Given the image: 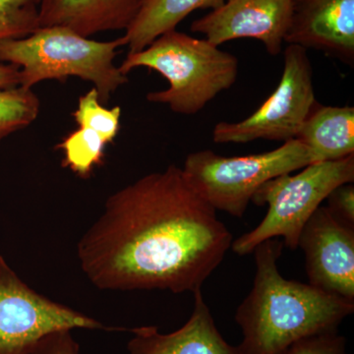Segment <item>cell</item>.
<instances>
[{"label": "cell", "instance_id": "obj_1", "mask_svg": "<svg viewBox=\"0 0 354 354\" xmlns=\"http://www.w3.org/2000/svg\"><path fill=\"white\" fill-rule=\"evenodd\" d=\"M232 235L169 165L116 191L78 243L82 271L101 290H201Z\"/></svg>", "mask_w": 354, "mask_h": 354}, {"label": "cell", "instance_id": "obj_2", "mask_svg": "<svg viewBox=\"0 0 354 354\" xmlns=\"http://www.w3.org/2000/svg\"><path fill=\"white\" fill-rule=\"evenodd\" d=\"M283 242L269 239L254 249L253 288L235 314L243 332V354H279L293 342L337 333L354 311V300L281 276Z\"/></svg>", "mask_w": 354, "mask_h": 354}, {"label": "cell", "instance_id": "obj_3", "mask_svg": "<svg viewBox=\"0 0 354 354\" xmlns=\"http://www.w3.org/2000/svg\"><path fill=\"white\" fill-rule=\"evenodd\" d=\"M239 59L206 39L171 30L144 50L128 53L120 69L124 75L138 67L155 70L169 87L151 92L147 100L167 104L174 113L195 114L216 95L232 88L239 75Z\"/></svg>", "mask_w": 354, "mask_h": 354}, {"label": "cell", "instance_id": "obj_4", "mask_svg": "<svg viewBox=\"0 0 354 354\" xmlns=\"http://www.w3.org/2000/svg\"><path fill=\"white\" fill-rule=\"evenodd\" d=\"M120 39L97 41L67 28L41 27L30 36L0 41V62L20 69V87L32 88L46 80L78 77L94 85L106 102L127 76L114 64Z\"/></svg>", "mask_w": 354, "mask_h": 354}, {"label": "cell", "instance_id": "obj_5", "mask_svg": "<svg viewBox=\"0 0 354 354\" xmlns=\"http://www.w3.org/2000/svg\"><path fill=\"white\" fill-rule=\"evenodd\" d=\"M353 181L354 155L313 162L295 176L274 177L252 198L257 206L268 205L267 215L251 232L232 241L230 248L237 255H247L262 242L281 236L286 247L297 249L310 216L337 186Z\"/></svg>", "mask_w": 354, "mask_h": 354}, {"label": "cell", "instance_id": "obj_6", "mask_svg": "<svg viewBox=\"0 0 354 354\" xmlns=\"http://www.w3.org/2000/svg\"><path fill=\"white\" fill-rule=\"evenodd\" d=\"M310 164L313 162L308 149L299 140L291 139L257 155L223 157L211 150L199 151L186 158L183 171L191 187L209 206L242 218L261 186Z\"/></svg>", "mask_w": 354, "mask_h": 354}, {"label": "cell", "instance_id": "obj_7", "mask_svg": "<svg viewBox=\"0 0 354 354\" xmlns=\"http://www.w3.org/2000/svg\"><path fill=\"white\" fill-rule=\"evenodd\" d=\"M278 87L250 116L239 122H220L213 130L215 143H248L256 140L297 139L315 106L313 70L307 50L288 44Z\"/></svg>", "mask_w": 354, "mask_h": 354}, {"label": "cell", "instance_id": "obj_8", "mask_svg": "<svg viewBox=\"0 0 354 354\" xmlns=\"http://www.w3.org/2000/svg\"><path fill=\"white\" fill-rule=\"evenodd\" d=\"M74 329L120 330L37 292L0 255V354H32L46 335Z\"/></svg>", "mask_w": 354, "mask_h": 354}, {"label": "cell", "instance_id": "obj_9", "mask_svg": "<svg viewBox=\"0 0 354 354\" xmlns=\"http://www.w3.org/2000/svg\"><path fill=\"white\" fill-rule=\"evenodd\" d=\"M310 285L354 300V227L326 206L310 216L300 234Z\"/></svg>", "mask_w": 354, "mask_h": 354}, {"label": "cell", "instance_id": "obj_10", "mask_svg": "<svg viewBox=\"0 0 354 354\" xmlns=\"http://www.w3.org/2000/svg\"><path fill=\"white\" fill-rule=\"evenodd\" d=\"M290 14L291 0H225L190 29L216 46L232 39H258L276 57L285 43Z\"/></svg>", "mask_w": 354, "mask_h": 354}, {"label": "cell", "instance_id": "obj_11", "mask_svg": "<svg viewBox=\"0 0 354 354\" xmlns=\"http://www.w3.org/2000/svg\"><path fill=\"white\" fill-rule=\"evenodd\" d=\"M285 43L323 51L353 66L354 0H291Z\"/></svg>", "mask_w": 354, "mask_h": 354}, {"label": "cell", "instance_id": "obj_12", "mask_svg": "<svg viewBox=\"0 0 354 354\" xmlns=\"http://www.w3.org/2000/svg\"><path fill=\"white\" fill-rule=\"evenodd\" d=\"M194 308L189 320L171 334H160L153 326L131 330L129 354H243L221 337L201 290L193 293Z\"/></svg>", "mask_w": 354, "mask_h": 354}, {"label": "cell", "instance_id": "obj_13", "mask_svg": "<svg viewBox=\"0 0 354 354\" xmlns=\"http://www.w3.org/2000/svg\"><path fill=\"white\" fill-rule=\"evenodd\" d=\"M146 0H41L39 26L67 28L90 38L99 32L124 30Z\"/></svg>", "mask_w": 354, "mask_h": 354}, {"label": "cell", "instance_id": "obj_14", "mask_svg": "<svg viewBox=\"0 0 354 354\" xmlns=\"http://www.w3.org/2000/svg\"><path fill=\"white\" fill-rule=\"evenodd\" d=\"M297 139L308 149L312 162H330L354 155L353 106L316 102Z\"/></svg>", "mask_w": 354, "mask_h": 354}, {"label": "cell", "instance_id": "obj_15", "mask_svg": "<svg viewBox=\"0 0 354 354\" xmlns=\"http://www.w3.org/2000/svg\"><path fill=\"white\" fill-rule=\"evenodd\" d=\"M225 0H146L141 10L120 37L121 46L129 53H138L165 32L176 30L177 25L197 9H214Z\"/></svg>", "mask_w": 354, "mask_h": 354}, {"label": "cell", "instance_id": "obj_16", "mask_svg": "<svg viewBox=\"0 0 354 354\" xmlns=\"http://www.w3.org/2000/svg\"><path fill=\"white\" fill-rule=\"evenodd\" d=\"M106 145V142L97 133L79 127L65 136L57 149L64 153V167L82 178H88L95 167L104 162Z\"/></svg>", "mask_w": 354, "mask_h": 354}, {"label": "cell", "instance_id": "obj_17", "mask_svg": "<svg viewBox=\"0 0 354 354\" xmlns=\"http://www.w3.org/2000/svg\"><path fill=\"white\" fill-rule=\"evenodd\" d=\"M41 109L38 95L23 87L0 90V143L9 135L31 125Z\"/></svg>", "mask_w": 354, "mask_h": 354}, {"label": "cell", "instance_id": "obj_18", "mask_svg": "<svg viewBox=\"0 0 354 354\" xmlns=\"http://www.w3.org/2000/svg\"><path fill=\"white\" fill-rule=\"evenodd\" d=\"M79 127L87 128L100 135L106 144L113 143L120 129L121 108L102 106L95 88L79 97L76 111L72 113Z\"/></svg>", "mask_w": 354, "mask_h": 354}, {"label": "cell", "instance_id": "obj_19", "mask_svg": "<svg viewBox=\"0 0 354 354\" xmlns=\"http://www.w3.org/2000/svg\"><path fill=\"white\" fill-rule=\"evenodd\" d=\"M41 0H0V41L30 36L41 28Z\"/></svg>", "mask_w": 354, "mask_h": 354}, {"label": "cell", "instance_id": "obj_20", "mask_svg": "<svg viewBox=\"0 0 354 354\" xmlns=\"http://www.w3.org/2000/svg\"><path fill=\"white\" fill-rule=\"evenodd\" d=\"M279 354H346V339L337 332L313 335L293 342Z\"/></svg>", "mask_w": 354, "mask_h": 354}, {"label": "cell", "instance_id": "obj_21", "mask_svg": "<svg viewBox=\"0 0 354 354\" xmlns=\"http://www.w3.org/2000/svg\"><path fill=\"white\" fill-rule=\"evenodd\" d=\"M328 208L339 220L354 227V186L353 183L342 184L330 193Z\"/></svg>", "mask_w": 354, "mask_h": 354}, {"label": "cell", "instance_id": "obj_22", "mask_svg": "<svg viewBox=\"0 0 354 354\" xmlns=\"http://www.w3.org/2000/svg\"><path fill=\"white\" fill-rule=\"evenodd\" d=\"M32 354H79V344L71 330H57L43 337Z\"/></svg>", "mask_w": 354, "mask_h": 354}, {"label": "cell", "instance_id": "obj_23", "mask_svg": "<svg viewBox=\"0 0 354 354\" xmlns=\"http://www.w3.org/2000/svg\"><path fill=\"white\" fill-rule=\"evenodd\" d=\"M20 81L19 67L0 62V90L18 87Z\"/></svg>", "mask_w": 354, "mask_h": 354}]
</instances>
